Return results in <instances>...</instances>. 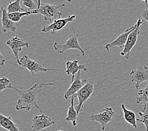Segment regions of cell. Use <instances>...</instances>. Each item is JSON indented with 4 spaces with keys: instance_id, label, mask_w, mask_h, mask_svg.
<instances>
[{
    "instance_id": "1",
    "label": "cell",
    "mask_w": 148,
    "mask_h": 131,
    "mask_svg": "<svg viewBox=\"0 0 148 131\" xmlns=\"http://www.w3.org/2000/svg\"><path fill=\"white\" fill-rule=\"evenodd\" d=\"M54 83H41L39 84L36 83L29 89L20 90L14 86H11L10 89L15 90L19 94L20 98L16 105V109L17 110H25L29 111L32 108H36L43 114L42 108L37 104V97L41 90L44 87L54 85Z\"/></svg>"
},
{
    "instance_id": "2",
    "label": "cell",
    "mask_w": 148,
    "mask_h": 131,
    "mask_svg": "<svg viewBox=\"0 0 148 131\" xmlns=\"http://www.w3.org/2000/svg\"><path fill=\"white\" fill-rule=\"evenodd\" d=\"M64 4L54 5H50L47 3H42L40 6L36 10L32 11V15L40 14L43 16L45 21H48L50 22H53L54 21L61 19L62 13L59 10L60 8L65 7Z\"/></svg>"
},
{
    "instance_id": "3",
    "label": "cell",
    "mask_w": 148,
    "mask_h": 131,
    "mask_svg": "<svg viewBox=\"0 0 148 131\" xmlns=\"http://www.w3.org/2000/svg\"><path fill=\"white\" fill-rule=\"evenodd\" d=\"M71 29L73 30V34L69 35V38L64 44H60L58 42H56L54 44V50L58 52L59 54H63L64 52L71 50V49H75L81 52L82 56H85V52L82 47V46L79 44L78 38L81 36L79 33H77L74 29L73 26H71Z\"/></svg>"
},
{
    "instance_id": "4",
    "label": "cell",
    "mask_w": 148,
    "mask_h": 131,
    "mask_svg": "<svg viewBox=\"0 0 148 131\" xmlns=\"http://www.w3.org/2000/svg\"><path fill=\"white\" fill-rule=\"evenodd\" d=\"M144 21V20L142 19V18L140 17V16H139L136 23L137 27H136V29L130 34L125 47L123 49V51L121 52V55L126 59L128 60L130 58V52H131L132 49L135 46L137 39H138V37L140 33V29H141L142 28Z\"/></svg>"
},
{
    "instance_id": "5",
    "label": "cell",
    "mask_w": 148,
    "mask_h": 131,
    "mask_svg": "<svg viewBox=\"0 0 148 131\" xmlns=\"http://www.w3.org/2000/svg\"><path fill=\"white\" fill-rule=\"evenodd\" d=\"M94 91L93 81L87 80L85 84L81 88L76 95V97L78 98V104L75 108L77 113V115L83 110L84 104L91 97Z\"/></svg>"
},
{
    "instance_id": "6",
    "label": "cell",
    "mask_w": 148,
    "mask_h": 131,
    "mask_svg": "<svg viewBox=\"0 0 148 131\" xmlns=\"http://www.w3.org/2000/svg\"><path fill=\"white\" fill-rule=\"evenodd\" d=\"M21 66L23 67L24 68L28 69L31 73L32 75H34L35 74L40 72H47V71H56L59 69L55 68H47L40 64L38 62H36L34 60L30 59L28 56H23V57L20 59V61L18 63Z\"/></svg>"
},
{
    "instance_id": "7",
    "label": "cell",
    "mask_w": 148,
    "mask_h": 131,
    "mask_svg": "<svg viewBox=\"0 0 148 131\" xmlns=\"http://www.w3.org/2000/svg\"><path fill=\"white\" fill-rule=\"evenodd\" d=\"M115 112L112 107H106L103 110V112L100 114L91 115L90 119L92 121L99 123L102 131H105L107 125L112 121Z\"/></svg>"
},
{
    "instance_id": "8",
    "label": "cell",
    "mask_w": 148,
    "mask_h": 131,
    "mask_svg": "<svg viewBox=\"0 0 148 131\" xmlns=\"http://www.w3.org/2000/svg\"><path fill=\"white\" fill-rule=\"evenodd\" d=\"M76 19V15H69L66 19H60L54 21L53 22L51 23L49 25L43 26L42 29V32L44 33L50 32L52 35H54L57 32L61 30L62 29L67 25V24L69 22H73Z\"/></svg>"
},
{
    "instance_id": "9",
    "label": "cell",
    "mask_w": 148,
    "mask_h": 131,
    "mask_svg": "<svg viewBox=\"0 0 148 131\" xmlns=\"http://www.w3.org/2000/svg\"><path fill=\"white\" fill-rule=\"evenodd\" d=\"M130 80L135 83L136 89H138L140 84L148 81V68L144 65H139L130 73Z\"/></svg>"
},
{
    "instance_id": "10",
    "label": "cell",
    "mask_w": 148,
    "mask_h": 131,
    "mask_svg": "<svg viewBox=\"0 0 148 131\" xmlns=\"http://www.w3.org/2000/svg\"><path fill=\"white\" fill-rule=\"evenodd\" d=\"M56 124V122L52 120L47 115L41 114L40 115H35L32 122V131H42Z\"/></svg>"
},
{
    "instance_id": "11",
    "label": "cell",
    "mask_w": 148,
    "mask_h": 131,
    "mask_svg": "<svg viewBox=\"0 0 148 131\" xmlns=\"http://www.w3.org/2000/svg\"><path fill=\"white\" fill-rule=\"evenodd\" d=\"M136 27H137V23H136L134 25H133L132 27L129 28V29H127L124 33H122V34L120 35L115 40L112 42L111 43H109L105 45V49H106L108 52H110V49H114V48L124 49L126 44V42L127 41L128 37L129 36L130 34L136 29Z\"/></svg>"
},
{
    "instance_id": "12",
    "label": "cell",
    "mask_w": 148,
    "mask_h": 131,
    "mask_svg": "<svg viewBox=\"0 0 148 131\" xmlns=\"http://www.w3.org/2000/svg\"><path fill=\"white\" fill-rule=\"evenodd\" d=\"M6 44L12 49L13 54L16 58V62L17 64L20 61L19 53L22 51L23 47L29 48L30 46L29 42L23 41L22 38H19L18 36H15L11 38V39L7 40Z\"/></svg>"
},
{
    "instance_id": "13",
    "label": "cell",
    "mask_w": 148,
    "mask_h": 131,
    "mask_svg": "<svg viewBox=\"0 0 148 131\" xmlns=\"http://www.w3.org/2000/svg\"><path fill=\"white\" fill-rule=\"evenodd\" d=\"M87 80L83 79L81 76V71L77 73L76 78L73 81L69 88L64 93V98L68 100L69 97H73L76 96L78 91L82 88L85 83H86Z\"/></svg>"
},
{
    "instance_id": "14",
    "label": "cell",
    "mask_w": 148,
    "mask_h": 131,
    "mask_svg": "<svg viewBox=\"0 0 148 131\" xmlns=\"http://www.w3.org/2000/svg\"><path fill=\"white\" fill-rule=\"evenodd\" d=\"M66 73L67 74L71 75V81H73L76 78L77 73L79 71H84L87 72L88 68L84 64H79V61L74 60L73 61H68L66 62Z\"/></svg>"
},
{
    "instance_id": "15",
    "label": "cell",
    "mask_w": 148,
    "mask_h": 131,
    "mask_svg": "<svg viewBox=\"0 0 148 131\" xmlns=\"http://www.w3.org/2000/svg\"><path fill=\"white\" fill-rule=\"evenodd\" d=\"M1 22H2V31L4 33L8 32H15L16 31V25L15 23L10 19L8 16V13L7 10L3 6H1Z\"/></svg>"
},
{
    "instance_id": "16",
    "label": "cell",
    "mask_w": 148,
    "mask_h": 131,
    "mask_svg": "<svg viewBox=\"0 0 148 131\" xmlns=\"http://www.w3.org/2000/svg\"><path fill=\"white\" fill-rule=\"evenodd\" d=\"M0 126L8 131H20L16 123L8 116L0 114Z\"/></svg>"
},
{
    "instance_id": "17",
    "label": "cell",
    "mask_w": 148,
    "mask_h": 131,
    "mask_svg": "<svg viewBox=\"0 0 148 131\" xmlns=\"http://www.w3.org/2000/svg\"><path fill=\"white\" fill-rule=\"evenodd\" d=\"M74 99L75 97H73L71 98V105L68 108V115L66 118V121L67 122H71L74 127H76L77 124V120L78 119V115H77V111L75 106V102H74Z\"/></svg>"
},
{
    "instance_id": "18",
    "label": "cell",
    "mask_w": 148,
    "mask_h": 131,
    "mask_svg": "<svg viewBox=\"0 0 148 131\" xmlns=\"http://www.w3.org/2000/svg\"><path fill=\"white\" fill-rule=\"evenodd\" d=\"M121 108L122 109L123 113H124V118L125 121L129 123L130 126L134 127L135 129H137V121L135 113L133 111L130 110L127 108L124 104H122L121 105Z\"/></svg>"
},
{
    "instance_id": "19",
    "label": "cell",
    "mask_w": 148,
    "mask_h": 131,
    "mask_svg": "<svg viewBox=\"0 0 148 131\" xmlns=\"http://www.w3.org/2000/svg\"><path fill=\"white\" fill-rule=\"evenodd\" d=\"M136 103L143 106L148 105V81H147L146 88L139 91L138 96L136 98Z\"/></svg>"
},
{
    "instance_id": "20",
    "label": "cell",
    "mask_w": 148,
    "mask_h": 131,
    "mask_svg": "<svg viewBox=\"0 0 148 131\" xmlns=\"http://www.w3.org/2000/svg\"><path fill=\"white\" fill-rule=\"evenodd\" d=\"M141 109V112H139L140 119H137V121L143 123L146 127L145 131H148V105H143Z\"/></svg>"
},
{
    "instance_id": "21",
    "label": "cell",
    "mask_w": 148,
    "mask_h": 131,
    "mask_svg": "<svg viewBox=\"0 0 148 131\" xmlns=\"http://www.w3.org/2000/svg\"><path fill=\"white\" fill-rule=\"evenodd\" d=\"M21 0H16L14 2L9 1V5L6 8L7 12L8 13H15V12H27L23 9L20 5Z\"/></svg>"
},
{
    "instance_id": "22",
    "label": "cell",
    "mask_w": 148,
    "mask_h": 131,
    "mask_svg": "<svg viewBox=\"0 0 148 131\" xmlns=\"http://www.w3.org/2000/svg\"><path fill=\"white\" fill-rule=\"evenodd\" d=\"M30 15H32V11H27L25 12H15L8 13V16L13 22L17 23L19 22L23 16H29Z\"/></svg>"
},
{
    "instance_id": "23",
    "label": "cell",
    "mask_w": 148,
    "mask_h": 131,
    "mask_svg": "<svg viewBox=\"0 0 148 131\" xmlns=\"http://www.w3.org/2000/svg\"><path fill=\"white\" fill-rule=\"evenodd\" d=\"M12 86V83L6 77H3L0 80V91H3L6 89H10Z\"/></svg>"
},
{
    "instance_id": "24",
    "label": "cell",
    "mask_w": 148,
    "mask_h": 131,
    "mask_svg": "<svg viewBox=\"0 0 148 131\" xmlns=\"http://www.w3.org/2000/svg\"><path fill=\"white\" fill-rule=\"evenodd\" d=\"M23 5L27 8L28 11H33L38 8L37 3H35L33 0H23Z\"/></svg>"
},
{
    "instance_id": "25",
    "label": "cell",
    "mask_w": 148,
    "mask_h": 131,
    "mask_svg": "<svg viewBox=\"0 0 148 131\" xmlns=\"http://www.w3.org/2000/svg\"><path fill=\"white\" fill-rule=\"evenodd\" d=\"M140 17L142 19L148 22V4L146 5V8L140 13Z\"/></svg>"
},
{
    "instance_id": "26",
    "label": "cell",
    "mask_w": 148,
    "mask_h": 131,
    "mask_svg": "<svg viewBox=\"0 0 148 131\" xmlns=\"http://www.w3.org/2000/svg\"><path fill=\"white\" fill-rule=\"evenodd\" d=\"M5 58H4V56L2 55L1 53H0V65H1V67H3L5 64Z\"/></svg>"
},
{
    "instance_id": "27",
    "label": "cell",
    "mask_w": 148,
    "mask_h": 131,
    "mask_svg": "<svg viewBox=\"0 0 148 131\" xmlns=\"http://www.w3.org/2000/svg\"><path fill=\"white\" fill-rule=\"evenodd\" d=\"M36 1L37 3L38 8V7H39L40 6V5L42 4V3H41V0H36Z\"/></svg>"
},
{
    "instance_id": "28",
    "label": "cell",
    "mask_w": 148,
    "mask_h": 131,
    "mask_svg": "<svg viewBox=\"0 0 148 131\" xmlns=\"http://www.w3.org/2000/svg\"><path fill=\"white\" fill-rule=\"evenodd\" d=\"M140 1H145V3H146V4H148V3H147V2H148V0H140Z\"/></svg>"
},
{
    "instance_id": "29",
    "label": "cell",
    "mask_w": 148,
    "mask_h": 131,
    "mask_svg": "<svg viewBox=\"0 0 148 131\" xmlns=\"http://www.w3.org/2000/svg\"><path fill=\"white\" fill-rule=\"evenodd\" d=\"M66 1H68V2H69V3H71V1H72V0H66Z\"/></svg>"
},
{
    "instance_id": "30",
    "label": "cell",
    "mask_w": 148,
    "mask_h": 131,
    "mask_svg": "<svg viewBox=\"0 0 148 131\" xmlns=\"http://www.w3.org/2000/svg\"><path fill=\"white\" fill-rule=\"evenodd\" d=\"M58 131H64V130H58Z\"/></svg>"
}]
</instances>
